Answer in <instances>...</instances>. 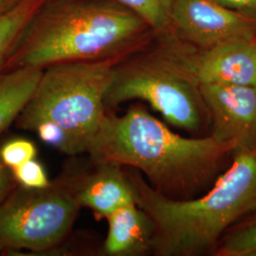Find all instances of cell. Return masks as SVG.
I'll return each instance as SVG.
<instances>
[{
  "label": "cell",
  "mask_w": 256,
  "mask_h": 256,
  "mask_svg": "<svg viewBox=\"0 0 256 256\" xmlns=\"http://www.w3.org/2000/svg\"><path fill=\"white\" fill-rule=\"evenodd\" d=\"M128 101L146 102L166 122L189 133L202 135L210 130L200 86L176 50L120 60L116 64L106 104L114 108Z\"/></svg>",
  "instance_id": "5"
},
{
  "label": "cell",
  "mask_w": 256,
  "mask_h": 256,
  "mask_svg": "<svg viewBox=\"0 0 256 256\" xmlns=\"http://www.w3.org/2000/svg\"><path fill=\"white\" fill-rule=\"evenodd\" d=\"M230 9L256 12V0H216Z\"/></svg>",
  "instance_id": "19"
},
{
  "label": "cell",
  "mask_w": 256,
  "mask_h": 256,
  "mask_svg": "<svg viewBox=\"0 0 256 256\" xmlns=\"http://www.w3.org/2000/svg\"><path fill=\"white\" fill-rule=\"evenodd\" d=\"M44 68H21L0 74V135L18 119Z\"/></svg>",
  "instance_id": "12"
},
{
  "label": "cell",
  "mask_w": 256,
  "mask_h": 256,
  "mask_svg": "<svg viewBox=\"0 0 256 256\" xmlns=\"http://www.w3.org/2000/svg\"><path fill=\"white\" fill-rule=\"evenodd\" d=\"M209 112V135L238 149L256 147V86L200 84Z\"/></svg>",
  "instance_id": "7"
},
{
  "label": "cell",
  "mask_w": 256,
  "mask_h": 256,
  "mask_svg": "<svg viewBox=\"0 0 256 256\" xmlns=\"http://www.w3.org/2000/svg\"><path fill=\"white\" fill-rule=\"evenodd\" d=\"M218 256H256V218L228 230L216 248Z\"/></svg>",
  "instance_id": "14"
},
{
  "label": "cell",
  "mask_w": 256,
  "mask_h": 256,
  "mask_svg": "<svg viewBox=\"0 0 256 256\" xmlns=\"http://www.w3.org/2000/svg\"><path fill=\"white\" fill-rule=\"evenodd\" d=\"M120 58L72 61L43 70L34 92L19 114V128L44 122L64 132L70 156L88 153L106 116V96Z\"/></svg>",
  "instance_id": "4"
},
{
  "label": "cell",
  "mask_w": 256,
  "mask_h": 256,
  "mask_svg": "<svg viewBox=\"0 0 256 256\" xmlns=\"http://www.w3.org/2000/svg\"><path fill=\"white\" fill-rule=\"evenodd\" d=\"M77 176L42 189L16 187L0 206V250L45 252L59 245L82 208Z\"/></svg>",
  "instance_id": "6"
},
{
  "label": "cell",
  "mask_w": 256,
  "mask_h": 256,
  "mask_svg": "<svg viewBox=\"0 0 256 256\" xmlns=\"http://www.w3.org/2000/svg\"><path fill=\"white\" fill-rule=\"evenodd\" d=\"M90 173L77 176V198L81 207L92 210L97 220H106L112 212L136 203L135 192L124 166L94 164Z\"/></svg>",
  "instance_id": "10"
},
{
  "label": "cell",
  "mask_w": 256,
  "mask_h": 256,
  "mask_svg": "<svg viewBox=\"0 0 256 256\" xmlns=\"http://www.w3.org/2000/svg\"><path fill=\"white\" fill-rule=\"evenodd\" d=\"M16 182L28 189H42L50 185L46 171L36 158L10 169Z\"/></svg>",
  "instance_id": "17"
},
{
  "label": "cell",
  "mask_w": 256,
  "mask_h": 256,
  "mask_svg": "<svg viewBox=\"0 0 256 256\" xmlns=\"http://www.w3.org/2000/svg\"><path fill=\"white\" fill-rule=\"evenodd\" d=\"M182 63L200 84L256 86V40L232 39L194 54L178 52Z\"/></svg>",
  "instance_id": "9"
},
{
  "label": "cell",
  "mask_w": 256,
  "mask_h": 256,
  "mask_svg": "<svg viewBox=\"0 0 256 256\" xmlns=\"http://www.w3.org/2000/svg\"><path fill=\"white\" fill-rule=\"evenodd\" d=\"M102 250L108 256H142L152 252L154 223L137 203L112 212Z\"/></svg>",
  "instance_id": "11"
},
{
  "label": "cell",
  "mask_w": 256,
  "mask_h": 256,
  "mask_svg": "<svg viewBox=\"0 0 256 256\" xmlns=\"http://www.w3.org/2000/svg\"><path fill=\"white\" fill-rule=\"evenodd\" d=\"M36 146L25 138L10 140L0 147V158L10 169L36 158Z\"/></svg>",
  "instance_id": "16"
},
{
  "label": "cell",
  "mask_w": 256,
  "mask_h": 256,
  "mask_svg": "<svg viewBox=\"0 0 256 256\" xmlns=\"http://www.w3.org/2000/svg\"><path fill=\"white\" fill-rule=\"evenodd\" d=\"M236 151L210 135L182 137L137 104L122 116L106 114L88 154L93 164L138 170L156 192L182 200L206 192Z\"/></svg>",
  "instance_id": "1"
},
{
  "label": "cell",
  "mask_w": 256,
  "mask_h": 256,
  "mask_svg": "<svg viewBox=\"0 0 256 256\" xmlns=\"http://www.w3.org/2000/svg\"><path fill=\"white\" fill-rule=\"evenodd\" d=\"M44 1L23 0L14 9L0 16V74L5 72L28 22Z\"/></svg>",
  "instance_id": "13"
},
{
  "label": "cell",
  "mask_w": 256,
  "mask_h": 256,
  "mask_svg": "<svg viewBox=\"0 0 256 256\" xmlns=\"http://www.w3.org/2000/svg\"><path fill=\"white\" fill-rule=\"evenodd\" d=\"M16 184L18 182L14 180L12 170L0 158V206L10 192L16 187Z\"/></svg>",
  "instance_id": "18"
},
{
  "label": "cell",
  "mask_w": 256,
  "mask_h": 256,
  "mask_svg": "<svg viewBox=\"0 0 256 256\" xmlns=\"http://www.w3.org/2000/svg\"><path fill=\"white\" fill-rule=\"evenodd\" d=\"M171 22L187 41L202 50L254 34L248 19L216 0H174Z\"/></svg>",
  "instance_id": "8"
},
{
  "label": "cell",
  "mask_w": 256,
  "mask_h": 256,
  "mask_svg": "<svg viewBox=\"0 0 256 256\" xmlns=\"http://www.w3.org/2000/svg\"><path fill=\"white\" fill-rule=\"evenodd\" d=\"M23 0H0V16L14 9Z\"/></svg>",
  "instance_id": "20"
},
{
  "label": "cell",
  "mask_w": 256,
  "mask_h": 256,
  "mask_svg": "<svg viewBox=\"0 0 256 256\" xmlns=\"http://www.w3.org/2000/svg\"><path fill=\"white\" fill-rule=\"evenodd\" d=\"M138 206L154 223L152 254L198 256L214 252L238 220L256 210V147L238 149L210 188L190 200L156 192L138 170H126Z\"/></svg>",
  "instance_id": "2"
},
{
  "label": "cell",
  "mask_w": 256,
  "mask_h": 256,
  "mask_svg": "<svg viewBox=\"0 0 256 256\" xmlns=\"http://www.w3.org/2000/svg\"><path fill=\"white\" fill-rule=\"evenodd\" d=\"M146 25L113 0H45L28 22L5 72L122 59Z\"/></svg>",
  "instance_id": "3"
},
{
  "label": "cell",
  "mask_w": 256,
  "mask_h": 256,
  "mask_svg": "<svg viewBox=\"0 0 256 256\" xmlns=\"http://www.w3.org/2000/svg\"><path fill=\"white\" fill-rule=\"evenodd\" d=\"M131 10L148 26L162 30L171 22L174 0H113Z\"/></svg>",
  "instance_id": "15"
}]
</instances>
